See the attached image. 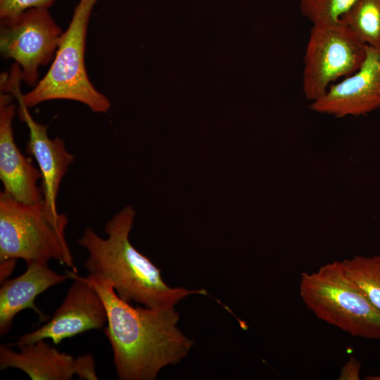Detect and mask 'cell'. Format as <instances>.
<instances>
[{
    "label": "cell",
    "instance_id": "cell-16",
    "mask_svg": "<svg viewBox=\"0 0 380 380\" xmlns=\"http://www.w3.org/2000/svg\"><path fill=\"white\" fill-rule=\"evenodd\" d=\"M357 0H300L302 15L312 25L336 23Z\"/></svg>",
    "mask_w": 380,
    "mask_h": 380
},
{
    "label": "cell",
    "instance_id": "cell-20",
    "mask_svg": "<svg viewBox=\"0 0 380 380\" xmlns=\"http://www.w3.org/2000/svg\"><path fill=\"white\" fill-rule=\"evenodd\" d=\"M366 380H380V376H365Z\"/></svg>",
    "mask_w": 380,
    "mask_h": 380
},
{
    "label": "cell",
    "instance_id": "cell-12",
    "mask_svg": "<svg viewBox=\"0 0 380 380\" xmlns=\"http://www.w3.org/2000/svg\"><path fill=\"white\" fill-rule=\"evenodd\" d=\"M12 94H0V179L4 191L15 200L34 204L43 200L42 176L38 167L25 157L15 144L12 122L16 112Z\"/></svg>",
    "mask_w": 380,
    "mask_h": 380
},
{
    "label": "cell",
    "instance_id": "cell-19",
    "mask_svg": "<svg viewBox=\"0 0 380 380\" xmlns=\"http://www.w3.org/2000/svg\"><path fill=\"white\" fill-rule=\"evenodd\" d=\"M16 259H8L1 262L0 265V279L1 282L4 281L6 278L12 273L15 265Z\"/></svg>",
    "mask_w": 380,
    "mask_h": 380
},
{
    "label": "cell",
    "instance_id": "cell-9",
    "mask_svg": "<svg viewBox=\"0 0 380 380\" xmlns=\"http://www.w3.org/2000/svg\"><path fill=\"white\" fill-rule=\"evenodd\" d=\"M21 78L11 77L4 90L12 94L18 103L19 118L25 122L29 130V139L26 151L35 159L41 173V189L45 208L54 215H58L56 199L60 185L73 163L75 156L66 148L65 141L60 137L51 139L48 127L36 122L28 108L23 102L20 88Z\"/></svg>",
    "mask_w": 380,
    "mask_h": 380
},
{
    "label": "cell",
    "instance_id": "cell-10",
    "mask_svg": "<svg viewBox=\"0 0 380 380\" xmlns=\"http://www.w3.org/2000/svg\"><path fill=\"white\" fill-rule=\"evenodd\" d=\"M310 108L335 118L365 115L380 108V46H367L360 68L332 84Z\"/></svg>",
    "mask_w": 380,
    "mask_h": 380
},
{
    "label": "cell",
    "instance_id": "cell-14",
    "mask_svg": "<svg viewBox=\"0 0 380 380\" xmlns=\"http://www.w3.org/2000/svg\"><path fill=\"white\" fill-rule=\"evenodd\" d=\"M346 275L380 311V255L340 261Z\"/></svg>",
    "mask_w": 380,
    "mask_h": 380
},
{
    "label": "cell",
    "instance_id": "cell-17",
    "mask_svg": "<svg viewBox=\"0 0 380 380\" xmlns=\"http://www.w3.org/2000/svg\"><path fill=\"white\" fill-rule=\"evenodd\" d=\"M56 0H0V20L13 18L34 8H49Z\"/></svg>",
    "mask_w": 380,
    "mask_h": 380
},
{
    "label": "cell",
    "instance_id": "cell-18",
    "mask_svg": "<svg viewBox=\"0 0 380 380\" xmlns=\"http://www.w3.org/2000/svg\"><path fill=\"white\" fill-rule=\"evenodd\" d=\"M360 362L355 357H350L342 367L338 379H360Z\"/></svg>",
    "mask_w": 380,
    "mask_h": 380
},
{
    "label": "cell",
    "instance_id": "cell-2",
    "mask_svg": "<svg viewBox=\"0 0 380 380\" xmlns=\"http://www.w3.org/2000/svg\"><path fill=\"white\" fill-rule=\"evenodd\" d=\"M134 217L132 206L122 208L106 222V238L91 227L84 229L77 243L88 253L84 265L89 273L108 281L124 301L153 309L175 308L190 295L207 294L205 289L171 287L165 282L161 270L129 241Z\"/></svg>",
    "mask_w": 380,
    "mask_h": 380
},
{
    "label": "cell",
    "instance_id": "cell-4",
    "mask_svg": "<svg viewBox=\"0 0 380 380\" xmlns=\"http://www.w3.org/2000/svg\"><path fill=\"white\" fill-rule=\"evenodd\" d=\"M65 215H54L43 203L26 204L0 192V262L23 259L49 262L56 260L77 273L68 245Z\"/></svg>",
    "mask_w": 380,
    "mask_h": 380
},
{
    "label": "cell",
    "instance_id": "cell-5",
    "mask_svg": "<svg viewBox=\"0 0 380 380\" xmlns=\"http://www.w3.org/2000/svg\"><path fill=\"white\" fill-rule=\"evenodd\" d=\"M299 293L319 319L354 337L380 340V311L346 275L340 261L302 273Z\"/></svg>",
    "mask_w": 380,
    "mask_h": 380
},
{
    "label": "cell",
    "instance_id": "cell-8",
    "mask_svg": "<svg viewBox=\"0 0 380 380\" xmlns=\"http://www.w3.org/2000/svg\"><path fill=\"white\" fill-rule=\"evenodd\" d=\"M73 283L60 306L47 322L18 337L9 346H24L49 338L54 344L91 329H101L108 320L104 303L96 289L86 281L71 277Z\"/></svg>",
    "mask_w": 380,
    "mask_h": 380
},
{
    "label": "cell",
    "instance_id": "cell-7",
    "mask_svg": "<svg viewBox=\"0 0 380 380\" xmlns=\"http://www.w3.org/2000/svg\"><path fill=\"white\" fill-rule=\"evenodd\" d=\"M63 32L49 8H34L0 20V53L19 65L22 80L34 87L39 68L51 63Z\"/></svg>",
    "mask_w": 380,
    "mask_h": 380
},
{
    "label": "cell",
    "instance_id": "cell-6",
    "mask_svg": "<svg viewBox=\"0 0 380 380\" xmlns=\"http://www.w3.org/2000/svg\"><path fill=\"white\" fill-rule=\"evenodd\" d=\"M367 51L365 44L341 20L312 25L303 58L302 89L312 102L341 77L356 72Z\"/></svg>",
    "mask_w": 380,
    "mask_h": 380
},
{
    "label": "cell",
    "instance_id": "cell-1",
    "mask_svg": "<svg viewBox=\"0 0 380 380\" xmlns=\"http://www.w3.org/2000/svg\"><path fill=\"white\" fill-rule=\"evenodd\" d=\"M65 272L70 279L89 284L102 298L108 317L104 333L120 379L154 380L164 367L179 363L189 355L194 341L179 328V314L175 308L134 307L122 300L103 277Z\"/></svg>",
    "mask_w": 380,
    "mask_h": 380
},
{
    "label": "cell",
    "instance_id": "cell-15",
    "mask_svg": "<svg viewBox=\"0 0 380 380\" xmlns=\"http://www.w3.org/2000/svg\"><path fill=\"white\" fill-rule=\"evenodd\" d=\"M341 20L367 46H380V0H357Z\"/></svg>",
    "mask_w": 380,
    "mask_h": 380
},
{
    "label": "cell",
    "instance_id": "cell-3",
    "mask_svg": "<svg viewBox=\"0 0 380 380\" xmlns=\"http://www.w3.org/2000/svg\"><path fill=\"white\" fill-rule=\"evenodd\" d=\"M98 1L79 0L49 70L31 91L20 94L27 108L63 99L81 103L96 113H106L110 108L108 98L91 82L84 63L88 25Z\"/></svg>",
    "mask_w": 380,
    "mask_h": 380
},
{
    "label": "cell",
    "instance_id": "cell-13",
    "mask_svg": "<svg viewBox=\"0 0 380 380\" xmlns=\"http://www.w3.org/2000/svg\"><path fill=\"white\" fill-rule=\"evenodd\" d=\"M25 271L18 277L5 280L0 288V335L6 334L13 318L25 309L34 310L41 322L49 319L35 305L37 297L53 286L70 279L51 270L48 262H30L26 263Z\"/></svg>",
    "mask_w": 380,
    "mask_h": 380
},
{
    "label": "cell",
    "instance_id": "cell-11",
    "mask_svg": "<svg viewBox=\"0 0 380 380\" xmlns=\"http://www.w3.org/2000/svg\"><path fill=\"white\" fill-rule=\"evenodd\" d=\"M15 351L0 345V369L17 368L32 380H70L74 375L82 380H97L95 361L91 354L76 358L61 353L45 339L18 347Z\"/></svg>",
    "mask_w": 380,
    "mask_h": 380
}]
</instances>
